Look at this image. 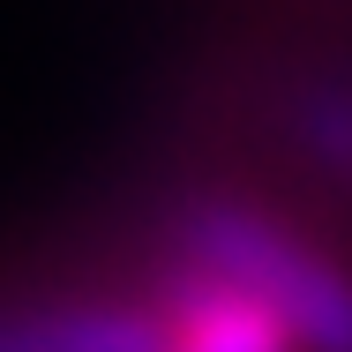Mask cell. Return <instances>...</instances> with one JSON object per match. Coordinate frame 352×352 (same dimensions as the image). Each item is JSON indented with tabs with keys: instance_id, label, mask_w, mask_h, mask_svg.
I'll return each mask as SVG.
<instances>
[{
	"instance_id": "6da1fadb",
	"label": "cell",
	"mask_w": 352,
	"mask_h": 352,
	"mask_svg": "<svg viewBox=\"0 0 352 352\" xmlns=\"http://www.w3.org/2000/svg\"><path fill=\"white\" fill-rule=\"evenodd\" d=\"M180 248L203 278H225L248 300H263L307 352H352V278L322 263L307 240H292L278 217L203 195L180 217Z\"/></svg>"
},
{
	"instance_id": "7a4b0ae2",
	"label": "cell",
	"mask_w": 352,
	"mask_h": 352,
	"mask_svg": "<svg viewBox=\"0 0 352 352\" xmlns=\"http://www.w3.org/2000/svg\"><path fill=\"white\" fill-rule=\"evenodd\" d=\"M300 338L285 330L263 300H248L240 285L225 278H195L173 292V315H165V352H292Z\"/></svg>"
},
{
	"instance_id": "3957f363",
	"label": "cell",
	"mask_w": 352,
	"mask_h": 352,
	"mask_svg": "<svg viewBox=\"0 0 352 352\" xmlns=\"http://www.w3.org/2000/svg\"><path fill=\"white\" fill-rule=\"evenodd\" d=\"M0 352H165V315L113 300L30 307V315H0Z\"/></svg>"
},
{
	"instance_id": "277c9868",
	"label": "cell",
	"mask_w": 352,
	"mask_h": 352,
	"mask_svg": "<svg viewBox=\"0 0 352 352\" xmlns=\"http://www.w3.org/2000/svg\"><path fill=\"white\" fill-rule=\"evenodd\" d=\"M307 142H315L322 157L352 165V98H315V105H307Z\"/></svg>"
}]
</instances>
